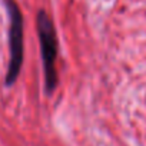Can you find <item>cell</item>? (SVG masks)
<instances>
[{
    "mask_svg": "<svg viewBox=\"0 0 146 146\" xmlns=\"http://www.w3.org/2000/svg\"><path fill=\"white\" fill-rule=\"evenodd\" d=\"M7 17V42H9V63L5 85L12 88L20 76L22 66L25 62V19L16 0H3Z\"/></svg>",
    "mask_w": 146,
    "mask_h": 146,
    "instance_id": "7a4b0ae2",
    "label": "cell"
},
{
    "mask_svg": "<svg viewBox=\"0 0 146 146\" xmlns=\"http://www.w3.org/2000/svg\"><path fill=\"white\" fill-rule=\"evenodd\" d=\"M36 29L39 35V43H40L44 93L47 96H52L59 85V75L56 69V60H57V53H59V39H57L53 20L43 9L37 12Z\"/></svg>",
    "mask_w": 146,
    "mask_h": 146,
    "instance_id": "6da1fadb",
    "label": "cell"
}]
</instances>
